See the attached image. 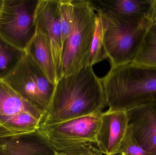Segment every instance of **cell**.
Returning <instances> with one entry per match:
<instances>
[{
	"instance_id": "obj_1",
	"label": "cell",
	"mask_w": 156,
	"mask_h": 155,
	"mask_svg": "<svg viewBox=\"0 0 156 155\" xmlns=\"http://www.w3.org/2000/svg\"><path fill=\"white\" fill-rule=\"evenodd\" d=\"M106 106L101 79L93 67L85 66L58 79L49 107L41 117L38 127L99 113Z\"/></svg>"
},
{
	"instance_id": "obj_2",
	"label": "cell",
	"mask_w": 156,
	"mask_h": 155,
	"mask_svg": "<svg viewBox=\"0 0 156 155\" xmlns=\"http://www.w3.org/2000/svg\"><path fill=\"white\" fill-rule=\"evenodd\" d=\"M100 79L110 112H127L156 103L155 66L134 62L113 66Z\"/></svg>"
},
{
	"instance_id": "obj_3",
	"label": "cell",
	"mask_w": 156,
	"mask_h": 155,
	"mask_svg": "<svg viewBox=\"0 0 156 155\" xmlns=\"http://www.w3.org/2000/svg\"><path fill=\"white\" fill-rule=\"evenodd\" d=\"M95 11L91 1H74L73 24L63 45L60 78L71 75L89 66L95 30Z\"/></svg>"
},
{
	"instance_id": "obj_4",
	"label": "cell",
	"mask_w": 156,
	"mask_h": 155,
	"mask_svg": "<svg viewBox=\"0 0 156 155\" xmlns=\"http://www.w3.org/2000/svg\"><path fill=\"white\" fill-rule=\"evenodd\" d=\"M94 8L104 23V46L111 67L133 62L151 24L139 25L119 15Z\"/></svg>"
},
{
	"instance_id": "obj_5",
	"label": "cell",
	"mask_w": 156,
	"mask_h": 155,
	"mask_svg": "<svg viewBox=\"0 0 156 155\" xmlns=\"http://www.w3.org/2000/svg\"><path fill=\"white\" fill-rule=\"evenodd\" d=\"M1 79L42 114L47 110L55 85L25 52L19 62Z\"/></svg>"
},
{
	"instance_id": "obj_6",
	"label": "cell",
	"mask_w": 156,
	"mask_h": 155,
	"mask_svg": "<svg viewBox=\"0 0 156 155\" xmlns=\"http://www.w3.org/2000/svg\"><path fill=\"white\" fill-rule=\"evenodd\" d=\"M38 0H3L0 12V37L25 52L34 36V22Z\"/></svg>"
},
{
	"instance_id": "obj_7",
	"label": "cell",
	"mask_w": 156,
	"mask_h": 155,
	"mask_svg": "<svg viewBox=\"0 0 156 155\" xmlns=\"http://www.w3.org/2000/svg\"><path fill=\"white\" fill-rule=\"evenodd\" d=\"M102 113L39 126L38 129L47 137L56 152L96 146Z\"/></svg>"
},
{
	"instance_id": "obj_8",
	"label": "cell",
	"mask_w": 156,
	"mask_h": 155,
	"mask_svg": "<svg viewBox=\"0 0 156 155\" xmlns=\"http://www.w3.org/2000/svg\"><path fill=\"white\" fill-rule=\"evenodd\" d=\"M42 114L0 79V127L13 132L38 128Z\"/></svg>"
},
{
	"instance_id": "obj_9",
	"label": "cell",
	"mask_w": 156,
	"mask_h": 155,
	"mask_svg": "<svg viewBox=\"0 0 156 155\" xmlns=\"http://www.w3.org/2000/svg\"><path fill=\"white\" fill-rule=\"evenodd\" d=\"M34 22L36 30L46 39L51 50L58 81L61 76L63 45L59 12V0H38Z\"/></svg>"
},
{
	"instance_id": "obj_10",
	"label": "cell",
	"mask_w": 156,
	"mask_h": 155,
	"mask_svg": "<svg viewBox=\"0 0 156 155\" xmlns=\"http://www.w3.org/2000/svg\"><path fill=\"white\" fill-rule=\"evenodd\" d=\"M55 150L39 129L13 132L0 127V155H55Z\"/></svg>"
},
{
	"instance_id": "obj_11",
	"label": "cell",
	"mask_w": 156,
	"mask_h": 155,
	"mask_svg": "<svg viewBox=\"0 0 156 155\" xmlns=\"http://www.w3.org/2000/svg\"><path fill=\"white\" fill-rule=\"evenodd\" d=\"M128 128L147 155H156V103L126 112Z\"/></svg>"
},
{
	"instance_id": "obj_12",
	"label": "cell",
	"mask_w": 156,
	"mask_h": 155,
	"mask_svg": "<svg viewBox=\"0 0 156 155\" xmlns=\"http://www.w3.org/2000/svg\"><path fill=\"white\" fill-rule=\"evenodd\" d=\"M126 112H103L96 136V146L102 154L116 155L128 127Z\"/></svg>"
},
{
	"instance_id": "obj_13",
	"label": "cell",
	"mask_w": 156,
	"mask_h": 155,
	"mask_svg": "<svg viewBox=\"0 0 156 155\" xmlns=\"http://www.w3.org/2000/svg\"><path fill=\"white\" fill-rule=\"evenodd\" d=\"M98 7L126 18L141 25L152 22L154 0H100L91 1Z\"/></svg>"
},
{
	"instance_id": "obj_14",
	"label": "cell",
	"mask_w": 156,
	"mask_h": 155,
	"mask_svg": "<svg viewBox=\"0 0 156 155\" xmlns=\"http://www.w3.org/2000/svg\"><path fill=\"white\" fill-rule=\"evenodd\" d=\"M25 52L30 56L49 81L55 85L58 82L56 71L51 50L44 36L36 30Z\"/></svg>"
},
{
	"instance_id": "obj_15",
	"label": "cell",
	"mask_w": 156,
	"mask_h": 155,
	"mask_svg": "<svg viewBox=\"0 0 156 155\" xmlns=\"http://www.w3.org/2000/svg\"><path fill=\"white\" fill-rule=\"evenodd\" d=\"M133 62L156 67V22L147 27L142 44Z\"/></svg>"
},
{
	"instance_id": "obj_16",
	"label": "cell",
	"mask_w": 156,
	"mask_h": 155,
	"mask_svg": "<svg viewBox=\"0 0 156 155\" xmlns=\"http://www.w3.org/2000/svg\"><path fill=\"white\" fill-rule=\"evenodd\" d=\"M104 23L102 17L96 13L95 26L89 57V66L93 67L107 59L104 46Z\"/></svg>"
},
{
	"instance_id": "obj_17",
	"label": "cell",
	"mask_w": 156,
	"mask_h": 155,
	"mask_svg": "<svg viewBox=\"0 0 156 155\" xmlns=\"http://www.w3.org/2000/svg\"><path fill=\"white\" fill-rule=\"evenodd\" d=\"M24 52L0 37V79L7 74L16 64Z\"/></svg>"
},
{
	"instance_id": "obj_18",
	"label": "cell",
	"mask_w": 156,
	"mask_h": 155,
	"mask_svg": "<svg viewBox=\"0 0 156 155\" xmlns=\"http://www.w3.org/2000/svg\"><path fill=\"white\" fill-rule=\"evenodd\" d=\"M59 12L61 28V39L64 45L73 24L74 1L59 0Z\"/></svg>"
},
{
	"instance_id": "obj_19",
	"label": "cell",
	"mask_w": 156,
	"mask_h": 155,
	"mask_svg": "<svg viewBox=\"0 0 156 155\" xmlns=\"http://www.w3.org/2000/svg\"><path fill=\"white\" fill-rule=\"evenodd\" d=\"M118 155H147L136 142L128 127L120 145Z\"/></svg>"
},
{
	"instance_id": "obj_20",
	"label": "cell",
	"mask_w": 156,
	"mask_h": 155,
	"mask_svg": "<svg viewBox=\"0 0 156 155\" xmlns=\"http://www.w3.org/2000/svg\"><path fill=\"white\" fill-rule=\"evenodd\" d=\"M56 152V151H55ZM55 155H103L94 146L81 147L74 150L56 152Z\"/></svg>"
},
{
	"instance_id": "obj_21",
	"label": "cell",
	"mask_w": 156,
	"mask_h": 155,
	"mask_svg": "<svg viewBox=\"0 0 156 155\" xmlns=\"http://www.w3.org/2000/svg\"><path fill=\"white\" fill-rule=\"evenodd\" d=\"M152 21V22H156V0H154L153 2Z\"/></svg>"
},
{
	"instance_id": "obj_22",
	"label": "cell",
	"mask_w": 156,
	"mask_h": 155,
	"mask_svg": "<svg viewBox=\"0 0 156 155\" xmlns=\"http://www.w3.org/2000/svg\"><path fill=\"white\" fill-rule=\"evenodd\" d=\"M3 2V0H0V12L2 6Z\"/></svg>"
}]
</instances>
